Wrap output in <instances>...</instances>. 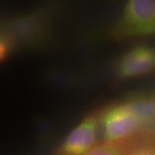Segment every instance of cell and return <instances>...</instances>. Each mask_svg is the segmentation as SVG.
I'll list each match as a JSON object with an SVG mask.
<instances>
[{
	"label": "cell",
	"instance_id": "cell-1",
	"mask_svg": "<svg viewBox=\"0 0 155 155\" xmlns=\"http://www.w3.org/2000/svg\"><path fill=\"white\" fill-rule=\"evenodd\" d=\"M100 126L104 142L111 143L126 142L146 131L127 100L100 109Z\"/></svg>",
	"mask_w": 155,
	"mask_h": 155
},
{
	"label": "cell",
	"instance_id": "cell-2",
	"mask_svg": "<svg viewBox=\"0 0 155 155\" xmlns=\"http://www.w3.org/2000/svg\"><path fill=\"white\" fill-rule=\"evenodd\" d=\"M117 39L155 35V0H127L112 29Z\"/></svg>",
	"mask_w": 155,
	"mask_h": 155
},
{
	"label": "cell",
	"instance_id": "cell-3",
	"mask_svg": "<svg viewBox=\"0 0 155 155\" xmlns=\"http://www.w3.org/2000/svg\"><path fill=\"white\" fill-rule=\"evenodd\" d=\"M100 110L85 117L71 132L58 150L59 155H82L97 145Z\"/></svg>",
	"mask_w": 155,
	"mask_h": 155
},
{
	"label": "cell",
	"instance_id": "cell-4",
	"mask_svg": "<svg viewBox=\"0 0 155 155\" xmlns=\"http://www.w3.org/2000/svg\"><path fill=\"white\" fill-rule=\"evenodd\" d=\"M155 70V49L137 46L127 51L118 60L115 74L120 80L142 76Z\"/></svg>",
	"mask_w": 155,
	"mask_h": 155
},
{
	"label": "cell",
	"instance_id": "cell-5",
	"mask_svg": "<svg viewBox=\"0 0 155 155\" xmlns=\"http://www.w3.org/2000/svg\"><path fill=\"white\" fill-rule=\"evenodd\" d=\"M153 131L143 133L142 140L138 143H133V139L130 140L127 155H155V140Z\"/></svg>",
	"mask_w": 155,
	"mask_h": 155
},
{
	"label": "cell",
	"instance_id": "cell-6",
	"mask_svg": "<svg viewBox=\"0 0 155 155\" xmlns=\"http://www.w3.org/2000/svg\"><path fill=\"white\" fill-rule=\"evenodd\" d=\"M128 142L120 143L104 142L97 144L90 151L82 155H127Z\"/></svg>",
	"mask_w": 155,
	"mask_h": 155
},
{
	"label": "cell",
	"instance_id": "cell-7",
	"mask_svg": "<svg viewBox=\"0 0 155 155\" xmlns=\"http://www.w3.org/2000/svg\"><path fill=\"white\" fill-rule=\"evenodd\" d=\"M6 50V47L4 43L0 40V61L5 57Z\"/></svg>",
	"mask_w": 155,
	"mask_h": 155
}]
</instances>
